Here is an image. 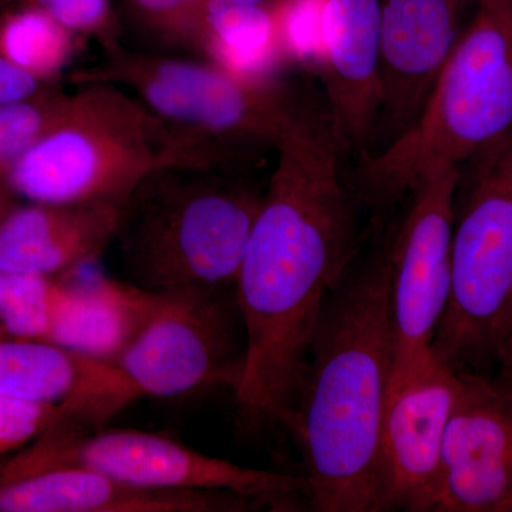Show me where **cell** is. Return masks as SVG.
Returning <instances> with one entry per match:
<instances>
[{
	"instance_id": "11",
	"label": "cell",
	"mask_w": 512,
	"mask_h": 512,
	"mask_svg": "<svg viewBox=\"0 0 512 512\" xmlns=\"http://www.w3.org/2000/svg\"><path fill=\"white\" fill-rule=\"evenodd\" d=\"M463 370L431 352L390 379L379 444V511H433L448 421Z\"/></svg>"
},
{
	"instance_id": "20",
	"label": "cell",
	"mask_w": 512,
	"mask_h": 512,
	"mask_svg": "<svg viewBox=\"0 0 512 512\" xmlns=\"http://www.w3.org/2000/svg\"><path fill=\"white\" fill-rule=\"evenodd\" d=\"M63 293L62 275L0 271V336L50 343Z\"/></svg>"
},
{
	"instance_id": "18",
	"label": "cell",
	"mask_w": 512,
	"mask_h": 512,
	"mask_svg": "<svg viewBox=\"0 0 512 512\" xmlns=\"http://www.w3.org/2000/svg\"><path fill=\"white\" fill-rule=\"evenodd\" d=\"M232 76L252 83H274L286 66L274 13L265 5L202 0L188 45Z\"/></svg>"
},
{
	"instance_id": "23",
	"label": "cell",
	"mask_w": 512,
	"mask_h": 512,
	"mask_svg": "<svg viewBox=\"0 0 512 512\" xmlns=\"http://www.w3.org/2000/svg\"><path fill=\"white\" fill-rule=\"evenodd\" d=\"M70 419L64 403H43L0 396V454L29 446L57 423Z\"/></svg>"
},
{
	"instance_id": "17",
	"label": "cell",
	"mask_w": 512,
	"mask_h": 512,
	"mask_svg": "<svg viewBox=\"0 0 512 512\" xmlns=\"http://www.w3.org/2000/svg\"><path fill=\"white\" fill-rule=\"evenodd\" d=\"M80 268L62 275L63 299L50 343L114 362L153 318L163 293L99 272L80 274Z\"/></svg>"
},
{
	"instance_id": "28",
	"label": "cell",
	"mask_w": 512,
	"mask_h": 512,
	"mask_svg": "<svg viewBox=\"0 0 512 512\" xmlns=\"http://www.w3.org/2000/svg\"><path fill=\"white\" fill-rule=\"evenodd\" d=\"M16 205H19L18 197L13 194L8 184L0 181V224L8 217L9 212L12 211Z\"/></svg>"
},
{
	"instance_id": "3",
	"label": "cell",
	"mask_w": 512,
	"mask_h": 512,
	"mask_svg": "<svg viewBox=\"0 0 512 512\" xmlns=\"http://www.w3.org/2000/svg\"><path fill=\"white\" fill-rule=\"evenodd\" d=\"M241 168L174 164L120 207L113 242L131 284L156 293L235 291L262 195Z\"/></svg>"
},
{
	"instance_id": "12",
	"label": "cell",
	"mask_w": 512,
	"mask_h": 512,
	"mask_svg": "<svg viewBox=\"0 0 512 512\" xmlns=\"http://www.w3.org/2000/svg\"><path fill=\"white\" fill-rule=\"evenodd\" d=\"M434 512H512V389L463 370L444 436Z\"/></svg>"
},
{
	"instance_id": "14",
	"label": "cell",
	"mask_w": 512,
	"mask_h": 512,
	"mask_svg": "<svg viewBox=\"0 0 512 512\" xmlns=\"http://www.w3.org/2000/svg\"><path fill=\"white\" fill-rule=\"evenodd\" d=\"M380 0H328L319 73L343 150L366 154L379 124Z\"/></svg>"
},
{
	"instance_id": "8",
	"label": "cell",
	"mask_w": 512,
	"mask_h": 512,
	"mask_svg": "<svg viewBox=\"0 0 512 512\" xmlns=\"http://www.w3.org/2000/svg\"><path fill=\"white\" fill-rule=\"evenodd\" d=\"M25 453L39 468H89L151 490L225 491L269 510H295L309 495L305 477L239 466L147 431L79 430L57 423L26 446Z\"/></svg>"
},
{
	"instance_id": "24",
	"label": "cell",
	"mask_w": 512,
	"mask_h": 512,
	"mask_svg": "<svg viewBox=\"0 0 512 512\" xmlns=\"http://www.w3.org/2000/svg\"><path fill=\"white\" fill-rule=\"evenodd\" d=\"M76 35L93 37L101 49L120 42L121 25L111 0H22Z\"/></svg>"
},
{
	"instance_id": "2",
	"label": "cell",
	"mask_w": 512,
	"mask_h": 512,
	"mask_svg": "<svg viewBox=\"0 0 512 512\" xmlns=\"http://www.w3.org/2000/svg\"><path fill=\"white\" fill-rule=\"evenodd\" d=\"M352 268L320 315L289 426L301 446L308 500L320 512H379L380 430L393 363L389 249Z\"/></svg>"
},
{
	"instance_id": "7",
	"label": "cell",
	"mask_w": 512,
	"mask_h": 512,
	"mask_svg": "<svg viewBox=\"0 0 512 512\" xmlns=\"http://www.w3.org/2000/svg\"><path fill=\"white\" fill-rule=\"evenodd\" d=\"M457 191L451 289L433 352L456 369L494 362L512 320V133Z\"/></svg>"
},
{
	"instance_id": "9",
	"label": "cell",
	"mask_w": 512,
	"mask_h": 512,
	"mask_svg": "<svg viewBox=\"0 0 512 512\" xmlns=\"http://www.w3.org/2000/svg\"><path fill=\"white\" fill-rule=\"evenodd\" d=\"M244 325L235 291L163 293L160 308L116 360L134 397L237 390L245 369Z\"/></svg>"
},
{
	"instance_id": "22",
	"label": "cell",
	"mask_w": 512,
	"mask_h": 512,
	"mask_svg": "<svg viewBox=\"0 0 512 512\" xmlns=\"http://www.w3.org/2000/svg\"><path fill=\"white\" fill-rule=\"evenodd\" d=\"M328 0H269L286 64L318 69Z\"/></svg>"
},
{
	"instance_id": "16",
	"label": "cell",
	"mask_w": 512,
	"mask_h": 512,
	"mask_svg": "<svg viewBox=\"0 0 512 512\" xmlns=\"http://www.w3.org/2000/svg\"><path fill=\"white\" fill-rule=\"evenodd\" d=\"M113 202H30L0 224V271L59 276L92 264L119 225Z\"/></svg>"
},
{
	"instance_id": "27",
	"label": "cell",
	"mask_w": 512,
	"mask_h": 512,
	"mask_svg": "<svg viewBox=\"0 0 512 512\" xmlns=\"http://www.w3.org/2000/svg\"><path fill=\"white\" fill-rule=\"evenodd\" d=\"M494 363H497L498 369H500V379L498 380L512 389V320L510 328L495 353Z\"/></svg>"
},
{
	"instance_id": "26",
	"label": "cell",
	"mask_w": 512,
	"mask_h": 512,
	"mask_svg": "<svg viewBox=\"0 0 512 512\" xmlns=\"http://www.w3.org/2000/svg\"><path fill=\"white\" fill-rule=\"evenodd\" d=\"M50 87L52 84L40 82L32 74L0 56V103L29 99Z\"/></svg>"
},
{
	"instance_id": "1",
	"label": "cell",
	"mask_w": 512,
	"mask_h": 512,
	"mask_svg": "<svg viewBox=\"0 0 512 512\" xmlns=\"http://www.w3.org/2000/svg\"><path fill=\"white\" fill-rule=\"evenodd\" d=\"M342 151L328 109L299 101L235 288L247 355L234 396L249 420L289 429L320 315L352 268L357 221Z\"/></svg>"
},
{
	"instance_id": "25",
	"label": "cell",
	"mask_w": 512,
	"mask_h": 512,
	"mask_svg": "<svg viewBox=\"0 0 512 512\" xmlns=\"http://www.w3.org/2000/svg\"><path fill=\"white\" fill-rule=\"evenodd\" d=\"M202 0H126L138 28L161 42L188 45Z\"/></svg>"
},
{
	"instance_id": "19",
	"label": "cell",
	"mask_w": 512,
	"mask_h": 512,
	"mask_svg": "<svg viewBox=\"0 0 512 512\" xmlns=\"http://www.w3.org/2000/svg\"><path fill=\"white\" fill-rule=\"evenodd\" d=\"M74 36L43 10L23 5L0 20V56L52 84L72 56Z\"/></svg>"
},
{
	"instance_id": "29",
	"label": "cell",
	"mask_w": 512,
	"mask_h": 512,
	"mask_svg": "<svg viewBox=\"0 0 512 512\" xmlns=\"http://www.w3.org/2000/svg\"><path fill=\"white\" fill-rule=\"evenodd\" d=\"M220 2L235 3V5H265L269 0H220Z\"/></svg>"
},
{
	"instance_id": "13",
	"label": "cell",
	"mask_w": 512,
	"mask_h": 512,
	"mask_svg": "<svg viewBox=\"0 0 512 512\" xmlns=\"http://www.w3.org/2000/svg\"><path fill=\"white\" fill-rule=\"evenodd\" d=\"M468 0H383L379 124L382 147L419 119L460 36Z\"/></svg>"
},
{
	"instance_id": "5",
	"label": "cell",
	"mask_w": 512,
	"mask_h": 512,
	"mask_svg": "<svg viewBox=\"0 0 512 512\" xmlns=\"http://www.w3.org/2000/svg\"><path fill=\"white\" fill-rule=\"evenodd\" d=\"M174 164L237 168L194 146L116 84H80L62 120L15 161L6 184L29 202L123 204L148 174Z\"/></svg>"
},
{
	"instance_id": "10",
	"label": "cell",
	"mask_w": 512,
	"mask_h": 512,
	"mask_svg": "<svg viewBox=\"0 0 512 512\" xmlns=\"http://www.w3.org/2000/svg\"><path fill=\"white\" fill-rule=\"evenodd\" d=\"M461 168L437 164L414 185L412 204L392 248L393 363L390 379L429 359L447 311L451 289V241Z\"/></svg>"
},
{
	"instance_id": "21",
	"label": "cell",
	"mask_w": 512,
	"mask_h": 512,
	"mask_svg": "<svg viewBox=\"0 0 512 512\" xmlns=\"http://www.w3.org/2000/svg\"><path fill=\"white\" fill-rule=\"evenodd\" d=\"M70 93L55 87L29 99L0 103V181L6 183L10 165L62 120Z\"/></svg>"
},
{
	"instance_id": "15",
	"label": "cell",
	"mask_w": 512,
	"mask_h": 512,
	"mask_svg": "<svg viewBox=\"0 0 512 512\" xmlns=\"http://www.w3.org/2000/svg\"><path fill=\"white\" fill-rule=\"evenodd\" d=\"M0 396L66 403L77 429L97 430L134 402L113 362L42 340L0 336Z\"/></svg>"
},
{
	"instance_id": "4",
	"label": "cell",
	"mask_w": 512,
	"mask_h": 512,
	"mask_svg": "<svg viewBox=\"0 0 512 512\" xmlns=\"http://www.w3.org/2000/svg\"><path fill=\"white\" fill-rule=\"evenodd\" d=\"M511 133L512 0H476L419 119L362 157L363 195L386 207L410 194L434 165L463 168Z\"/></svg>"
},
{
	"instance_id": "6",
	"label": "cell",
	"mask_w": 512,
	"mask_h": 512,
	"mask_svg": "<svg viewBox=\"0 0 512 512\" xmlns=\"http://www.w3.org/2000/svg\"><path fill=\"white\" fill-rule=\"evenodd\" d=\"M70 80L116 84L194 146L239 165L259 151H275L301 97L276 82L239 79L204 59L138 52L120 42Z\"/></svg>"
}]
</instances>
